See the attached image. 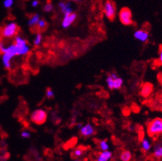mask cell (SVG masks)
I'll return each instance as SVG.
<instances>
[{
	"label": "cell",
	"mask_w": 162,
	"mask_h": 161,
	"mask_svg": "<svg viewBox=\"0 0 162 161\" xmlns=\"http://www.w3.org/2000/svg\"><path fill=\"white\" fill-rule=\"evenodd\" d=\"M147 133L150 137H157L162 134V119L156 118L147 124Z\"/></svg>",
	"instance_id": "1"
},
{
	"label": "cell",
	"mask_w": 162,
	"mask_h": 161,
	"mask_svg": "<svg viewBox=\"0 0 162 161\" xmlns=\"http://www.w3.org/2000/svg\"><path fill=\"white\" fill-rule=\"evenodd\" d=\"M31 121L35 124L41 125L43 123H45L47 119L46 112L43 109H36L31 114Z\"/></svg>",
	"instance_id": "2"
},
{
	"label": "cell",
	"mask_w": 162,
	"mask_h": 161,
	"mask_svg": "<svg viewBox=\"0 0 162 161\" xmlns=\"http://www.w3.org/2000/svg\"><path fill=\"white\" fill-rule=\"evenodd\" d=\"M104 14L106 16V17L109 20L113 21L114 17H115L116 12V6L115 4L111 1V0H108L105 2L104 6Z\"/></svg>",
	"instance_id": "3"
},
{
	"label": "cell",
	"mask_w": 162,
	"mask_h": 161,
	"mask_svg": "<svg viewBox=\"0 0 162 161\" xmlns=\"http://www.w3.org/2000/svg\"><path fill=\"white\" fill-rule=\"evenodd\" d=\"M120 22L124 25L128 26L132 23V17L130 9L127 8H124L120 12Z\"/></svg>",
	"instance_id": "4"
},
{
	"label": "cell",
	"mask_w": 162,
	"mask_h": 161,
	"mask_svg": "<svg viewBox=\"0 0 162 161\" xmlns=\"http://www.w3.org/2000/svg\"><path fill=\"white\" fill-rule=\"evenodd\" d=\"M18 31V27L15 22H11L4 27L2 31L3 36L6 38H11L14 36Z\"/></svg>",
	"instance_id": "5"
},
{
	"label": "cell",
	"mask_w": 162,
	"mask_h": 161,
	"mask_svg": "<svg viewBox=\"0 0 162 161\" xmlns=\"http://www.w3.org/2000/svg\"><path fill=\"white\" fill-rule=\"evenodd\" d=\"M95 133V130L91 124H86L85 126H82L80 128V134L84 137H88L92 136Z\"/></svg>",
	"instance_id": "6"
},
{
	"label": "cell",
	"mask_w": 162,
	"mask_h": 161,
	"mask_svg": "<svg viewBox=\"0 0 162 161\" xmlns=\"http://www.w3.org/2000/svg\"><path fill=\"white\" fill-rule=\"evenodd\" d=\"M76 17H77V15L75 13H73V12H72L70 14L64 15V17H63L62 22L63 27V28H67V27H70L73 23V22L76 19Z\"/></svg>",
	"instance_id": "7"
},
{
	"label": "cell",
	"mask_w": 162,
	"mask_h": 161,
	"mask_svg": "<svg viewBox=\"0 0 162 161\" xmlns=\"http://www.w3.org/2000/svg\"><path fill=\"white\" fill-rule=\"evenodd\" d=\"M134 37L137 40L142 41V42H146L149 39V33L147 31H144V30H138V31H135Z\"/></svg>",
	"instance_id": "8"
},
{
	"label": "cell",
	"mask_w": 162,
	"mask_h": 161,
	"mask_svg": "<svg viewBox=\"0 0 162 161\" xmlns=\"http://www.w3.org/2000/svg\"><path fill=\"white\" fill-rule=\"evenodd\" d=\"M153 91V86L150 83H145L141 89V95L143 97L147 98Z\"/></svg>",
	"instance_id": "9"
},
{
	"label": "cell",
	"mask_w": 162,
	"mask_h": 161,
	"mask_svg": "<svg viewBox=\"0 0 162 161\" xmlns=\"http://www.w3.org/2000/svg\"><path fill=\"white\" fill-rule=\"evenodd\" d=\"M112 158V153L108 150H104L101 153L99 154L97 160L98 161H108Z\"/></svg>",
	"instance_id": "10"
},
{
	"label": "cell",
	"mask_w": 162,
	"mask_h": 161,
	"mask_svg": "<svg viewBox=\"0 0 162 161\" xmlns=\"http://www.w3.org/2000/svg\"><path fill=\"white\" fill-rule=\"evenodd\" d=\"M13 56L12 54H8V53H4L2 58V60H3V63L4 66L7 69H9L11 68V59H12Z\"/></svg>",
	"instance_id": "11"
},
{
	"label": "cell",
	"mask_w": 162,
	"mask_h": 161,
	"mask_svg": "<svg viewBox=\"0 0 162 161\" xmlns=\"http://www.w3.org/2000/svg\"><path fill=\"white\" fill-rule=\"evenodd\" d=\"M151 147V144H150V141L147 139V138H143L142 140V149L143 151H149Z\"/></svg>",
	"instance_id": "12"
},
{
	"label": "cell",
	"mask_w": 162,
	"mask_h": 161,
	"mask_svg": "<svg viewBox=\"0 0 162 161\" xmlns=\"http://www.w3.org/2000/svg\"><path fill=\"white\" fill-rule=\"evenodd\" d=\"M153 155L155 158L156 159H161L162 158V146L158 145V146H156V148L154 150V152H153Z\"/></svg>",
	"instance_id": "13"
},
{
	"label": "cell",
	"mask_w": 162,
	"mask_h": 161,
	"mask_svg": "<svg viewBox=\"0 0 162 161\" xmlns=\"http://www.w3.org/2000/svg\"><path fill=\"white\" fill-rule=\"evenodd\" d=\"M120 159L123 161H129L132 159V155L128 150H124L120 155Z\"/></svg>",
	"instance_id": "14"
},
{
	"label": "cell",
	"mask_w": 162,
	"mask_h": 161,
	"mask_svg": "<svg viewBox=\"0 0 162 161\" xmlns=\"http://www.w3.org/2000/svg\"><path fill=\"white\" fill-rule=\"evenodd\" d=\"M40 15L39 14H35L34 16H32V17H31V19L29 20V22H28V24H29V26L30 27H33V26H35V25H37V23L40 21Z\"/></svg>",
	"instance_id": "15"
},
{
	"label": "cell",
	"mask_w": 162,
	"mask_h": 161,
	"mask_svg": "<svg viewBox=\"0 0 162 161\" xmlns=\"http://www.w3.org/2000/svg\"><path fill=\"white\" fill-rule=\"evenodd\" d=\"M14 44H15L17 46H24L27 45V42L26 40H24L23 38L20 37V36H17L15 38V40H14Z\"/></svg>",
	"instance_id": "16"
},
{
	"label": "cell",
	"mask_w": 162,
	"mask_h": 161,
	"mask_svg": "<svg viewBox=\"0 0 162 161\" xmlns=\"http://www.w3.org/2000/svg\"><path fill=\"white\" fill-rule=\"evenodd\" d=\"M123 85V79L120 77H116L114 79V89H120L121 88Z\"/></svg>",
	"instance_id": "17"
},
{
	"label": "cell",
	"mask_w": 162,
	"mask_h": 161,
	"mask_svg": "<svg viewBox=\"0 0 162 161\" xmlns=\"http://www.w3.org/2000/svg\"><path fill=\"white\" fill-rule=\"evenodd\" d=\"M84 153V150L81 147H78L73 152V156L74 157H80Z\"/></svg>",
	"instance_id": "18"
},
{
	"label": "cell",
	"mask_w": 162,
	"mask_h": 161,
	"mask_svg": "<svg viewBox=\"0 0 162 161\" xmlns=\"http://www.w3.org/2000/svg\"><path fill=\"white\" fill-rule=\"evenodd\" d=\"M99 147H100V149L102 150V151H104V150H108L109 149V144L107 143L106 141H102V142H100L99 143Z\"/></svg>",
	"instance_id": "19"
},
{
	"label": "cell",
	"mask_w": 162,
	"mask_h": 161,
	"mask_svg": "<svg viewBox=\"0 0 162 161\" xmlns=\"http://www.w3.org/2000/svg\"><path fill=\"white\" fill-rule=\"evenodd\" d=\"M41 41H42V35L40 34H37L36 36H35V40H34V45H35V46L40 45L41 44Z\"/></svg>",
	"instance_id": "20"
},
{
	"label": "cell",
	"mask_w": 162,
	"mask_h": 161,
	"mask_svg": "<svg viewBox=\"0 0 162 161\" xmlns=\"http://www.w3.org/2000/svg\"><path fill=\"white\" fill-rule=\"evenodd\" d=\"M106 82H107L109 88L110 90H113L114 89V78L111 76H109L106 79Z\"/></svg>",
	"instance_id": "21"
},
{
	"label": "cell",
	"mask_w": 162,
	"mask_h": 161,
	"mask_svg": "<svg viewBox=\"0 0 162 161\" xmlns=\"http://www.w3.org/2000/svg\"><path fill=\"white\" fill-rule=\"evenodd\" d=\"M37 26H38V27L40 29V30L45 29L47 26L46 22H45L44 19H40V21H39L38 23H37Z\"/></svg>",
	"instance_id": "22"
},
{
	"label": "cell",
	"mask_w": 162,
	"mask_h": 161,
	"mask_svg": "<svg viewBox=\"0 0 162 161\" xmlns=\"http://www.w3.org/2000/svg\"><path fill=\"white\" fill-rule=\"evenodd\" d=\"M14 4V0H4V6L6 8H10Z\"/></svg>",
	"instance_id": "23"
},
{
	"label": "cell",
	"mask_w": 162,
	"mask_h": 161,
	"mask_svg": "<svg viewBox=\"0 0 162 161\" xmlns=\"http://www.w3.org/2000/svg\"><path fill=\"white\" fill-rule=\"evenodd\" d=\"M54 8V6L53 4H50V3H47L45 6H44V11L46 12H51Z\"/></svg>",
	"instance_id": "24"
},
{
	"label": "cell",
	"mask_w": 162,
	"mask_h": 161,
	"mask_svg": "<svg viewBox=\"0 0 162 161\" xmlns=\"http://www.w3.org/2000/svg\"><path fill=\"white\" fill-rule=\"evenodd\" d=\"M76 143H77V138H73V139L69 140V142H68L65 146H68V148H69V147H72V146H75Z\"/></svg>",
	"instance_id": "25"
},
{
	"label": "cell",
	"mask_w": 162,
	"mask_h": 161,
	"mask_svg": "<svg viewBox=\"0 0 162 161\" xmlns=\"http://www.w3.org/2000/svg\"><path fill=\"white\" fill-rule=\"evenodd\" d=\"M46 96H47V98H49V99H52V98H54V91H53L51 89L48 88L46 91Z\"/></svg>",
	"instance_id": "26"
},
{
	"label": "cell",
	"mask_w": 162,
	"mask_h": 161,
	"mask_svg": "<svg viewBox=\"0 0 162 161\" xmlns=\"http://www.w3.org/2000/svg\"><path fill=\"white\" fill-rule=\"evenodd\" d=\"M22 137L23 138H29L31 137V134H30V132H26V131H24L22 132Z\"/></svg>",
	"instance_id": "27"
},
{
	"label": "cell",
	"mask_w": 162,
	"mask_h": 161,
	"mask_svg": "<svg viewBox=\"0 0 162 161\" xmlns=\"http://www.w3.org/2000/svg\"><path fill=\"white\" fill-rule=\"evenodd\" d=\"M158 62L160 64L162 65V47L160 49V52H159V58H158Z\"/></svg>",
	"instance_id": "28"
},
{
	"label": "cell",
	"mask_w": 162,
	"mask_h": 161,
	"mask_svg": "<svg viewBox=\"0 0 162 161\" xmlns=\"http://www.w3.org/2000/svg\"><path fill=\"white\" fill-rule=\"evenodd\" d=\"M39 4H40V2H39L38 0H33L32 2H31V6L33 7V8H36V7H38Z\"/></svg>",
	"instance_id": "29"
},
{
	"label": "cell",
	"mask_w": 162,
	"mask_h": 161,
	"mask_svg": "<svg viewBox=\"0 0 162 161\" xmlns=\"http://www.w3.org/2000/svg\"><path fill=\"white\" fill-rule=\"evenodd\" d=\"M124 114L125 115V116L130 114V109H129L127 107L125 108V109H124Z\"/></svg>",
	"instance_id": "30"
},
{
	"label": "cell",
	"mask_w": 162,
	"mask_h": 161,
	"mask_svg": "<svg viewBox=\"0 0 162 161\" xmlns=\"http://www.w3.org/2000/svg\"><path fill=\"white\" fill-rule=\"evenodd\" d=\"M77 126H78V127H79V128H81V126H82V124H81V123H79V124H78Z\"/></svg>",
	"instance_id": "31"
},
{
	"label": "cell",
	"mask_w": 162,
	"mask_h": 161,
	"mask_svg": "<svg viewBox=\"0 0 162 161\" xmlns=\"http://www.w3.org/2000/svg\"><path fill=\"white\" fill-rule=\"evenodd\" d=\"M72 1H81V0H72Z\"/></svg>",
	"instance_id": "32"
}]
</instances>
